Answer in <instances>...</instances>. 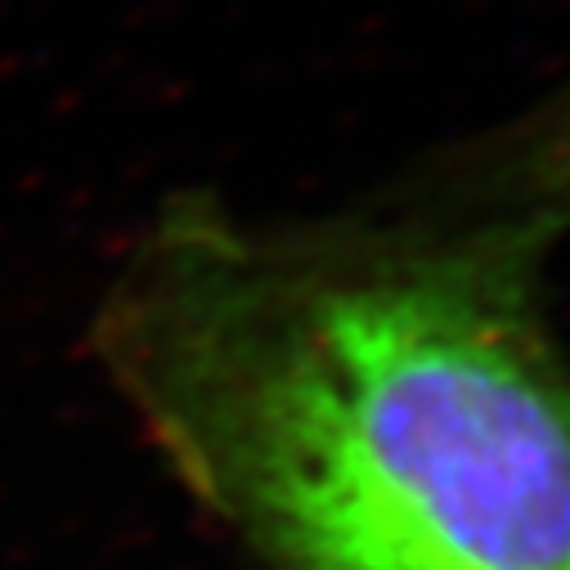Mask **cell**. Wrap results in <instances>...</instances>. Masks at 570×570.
<instances>
[{
  "instance_id": "6da1fadb",
  "label": "cell",
  "mask_w": 570,
  "mask_h": 570,
  "mask_svg": "<svg viewBox=\"0 0 570 570\" xmlns=\"http://www.w3.org/2000/svg\"><path fill=\"white\" fill-rule=\"evenodd\" d=\"M539 256L454 212L176 203L95 346L176 481L269 570H570V355Z\"/></svg>"
},
{
  "instance_id": "7a4b0ae2",
  "label": "cell",
  "mask_w": 570,
  "mask_h": 570,
  "mask_svg": "<svg viewBox=\"0 0 570 570\" xmlns=\"http://www.w3.org/2000/svg\"><path fill=\"white\" fill-rule=\"evenodd\" d=\"M436 212L494 220L548 247L570 225V81L481 145Z\"/></svg>"
}]
</instances>
